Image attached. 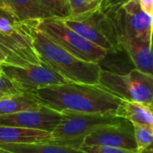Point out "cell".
I'll return each mask as SVG.
<instances>
[{"label":"cell","mask_w":153,"mask_h":153,"mask_svg":"<svg viewBox=\"0 0 153 153\" xmlns=\"http://www.w3.org/2000/svg\"><path fill=\"white\" fill-rule=\"evenodd\" d=\"M42 106L58 112L112 114L123 100L100 84L68 82L32 92Z\"/></svg>","instance_id":"6da1fadb"},{"label":"cell","mask_w":153,"mask_h":153,"mask_svg":"<svg viewBox=\"0 0 153 153\" xmlns=\"http://www.w3.org/2000/svg\"><path fill=\"white\" fill-rule=\"evenodd\" d=\"M32 30V45L39 61L64 77L67 82L99 84L101 67L74 56L37 30Z\"/></svg>","instance_id":"7a4b0ae2"},{"label":"cell","mask_w":153,"mask_h":153,"mask_svg":"<svg viewBox=\"0 0 153 153\" xmlns=\"http://www.w3.org/2000/svg\"><path fill=\"white\" fill-rule=\"evenodd\" d=\"M34 22L20 21L0 8V52L5 64L27 66L41 63L32 45Z\"/></svg>","instance_id":"3957f363"},{"label":"cell","mask_w":153,"mask_h":153,"mask_svg":"<svg viewBox=\"0 0 153 153\" xmlns=\"http://www.w3.org/2000/svg\"><path fill=\"white\" fill-rule=\"evenodd\" d=\"M35 27L63 49L85 62L100 64L108 52L92 44L68 27L63 19L50 17L37 21Z\"/></svg>","instance_id":"277c9868"},{"label":"cell","mask_w":153,"mask_h":153,"mask_svg":"<svg viewBox=\"0 0 153 153\" xmlns=\"http://www.w3.org/2000/svg\"><path fill=\"white\" fill-rule=\"evenodd\" d=\"M62 117L51 133L49 143L79 149L83 138L91 133L119 122L122 118L112 114L79 113L72 111L61 112Z\"/></svg>","instance_id":"5b68a950"},{"label":"cell","mask_w":153,"mask_h":153,"mask_svg":"<svg viewBox=\"0 0 153 153\" xmlns=\"http://www.w3.org/2000/svg\"><path fill=\"white\" fill-rule=\"evenodd\" d=\"M65 23L108 53H117L122 50L114 22L105 10L100 8L63 19Z\"/></svg>","instance_id":"8992f818"},{"label":"cell","mask_w":153,"mask_h":153,"mask_svg":"<svg viewBox=\"0 0 153 153\" xmlns=\"http://www.w3.org/2000/svg\"><path fill=\"white\" fill-rule=\"evenodd\" d=\"M99 84L123 100L152 104L153 76L137 69L126 74L101 69Z\"/></svg>","instance_id":"52a82bcc"},{"label":"cell","mask_w":153,"mask_h":153,"mask_svg":"<svg viewBox=\"0 0 153 153\" xmlns=\"http://www.w3.org/2000/svg\"><path fill=\"white\" fill-rule=\"evenodd\" d=\"M116 27L118 39L122 36L134 37L152 41V15L143 12L138 0H126L105 10Z\"/></svg>","instance_id":"ba28073f"},{"label":"cell","mask_w":153,"mask_h":153,"mask_svg":"<svg viewBox=\"0 0 153 153\" xmlns=\"http://www.w3.org/2000/svg\"><path fill=\"white\" fill-rule=\"evenodd\" d=\"M0 73L22 91L33 92L48 86L68 82L64 77L43 63L27 66L0 64Z\"/></svg>","instance_id":"9c48e42d"},{"label":"cell","mask_w":153,"mask_h":153,"mask_svg":"<svg viewBox=\"0 0 153 153\" xmlns=\"http://www.w3.org/2000/svg\"><path fill=\"white\" fill-rule=\"evenodd\" d=\"M91 145L110 146L136 152L134 126L122 118L116 124L101 127L86 135L80 147Z\"/></svg>","instance_id":"30bf717a"},{"label":"cell","mask_w":153,"mask_h":153,"mask_svg":"<svg viewBox=\"0 0 153 153\" xmlns=\"http://www.w3.org/2000/svg\"><path fill=\"white\" fill-rule=\"evenodd\" d=\"M62 114L45 106L0 116V126L41 130L52 133L59 124Z\"/></svg>","instance_id":"8fae6325"},{"label":"cell","mask_w":153,"mask_h":153,"mask_svg":"<svg viewBox=\"0 0 153 153\" xmlns=\"http://www.w3.org/2000/svg\"><path fill=\"white\" fill-rule=\"evenodd\" d=\"M119 44L122 50L132 60L135 67L134 69L152 75V41H145L134 37L122 36L119 38Z\"/></svg>","instance_id":"7c38bea8"},{"label":"cell","mask_w":153,"mask_h":153,"mask_svg":"<svg viewBox=\"0 0 153 153\" xmlns=\"http://www.w3.org/2000/svg\"><path fill=\"white\" fill-rule=\"evenodd\" d=\"M0 8L24 22L53 17L39 0H0Z\"/></svg>","instance_id":"4fadbf2b"},{"label":"cell","mask_w":153,"mask_h":153,"mask_svg":"<svg viewBox=\"0 0 153 153\" xmlns=\"http://www.w3.org/2000/svg\"><path fill=\"white\" fill-rule=\"evenodd\" d=\"M51 133L15 126H0V144H29L48 143Z\"/></svg>","instance_id":"5bb4252c"},{"label":"cell","mask_w":153,"mask_h":153,"mask_svg":"<svg viewBox=\"0 0 153 153\" xmlns=\"http://www.w3.org/2000/svg\"><path fill=\"white\" fill-rule=\"evenodd\" d=\"M116 116L129 121L133 126L153 129L152 104L122 100Z\"/></svg>","instance_id":"9a60e30c"},{"label":"cell","mask_w":153,"mask_h":153,"mask_svg":"<svg viewBox=\"0 0 153 153\" xmlns=\"http://www.w3.org/2000/svg\"><path fill=\"white\" fill-rule=\"evenodd\" d=\"M40 106L42 105L32 92L22 91L0 99V116L37 108Z\"/></svg>","instance_id":"2e32d148"},{"label":"cell","mask_w":153,"mask_h":153,"mask_svg":"<svg viewBox=\"0 0 153 153\" xmlns=\"http://www.w3.org/2000/svg\"><path fill=\"white\" fill-rule=\"evenodd\" d=\"M0 149L13 153H85L79 149L54 143L29 144H0Z\"/></svg>","instance_id":"e0dca14e"},{"label":"cell","mask_w":153,"mask_h":153,"mask_svg":"<svg viewBox=\"0 0 153 153\" xmlns=\"http://www.w3.org/2000/svg\"><path fill=\"white\" fill-rule=\"evenodd\" d=\"M53 17L65 19L71 15L68 0H39Z\"/></svg>","instance_id":"ac0fdd59"},{"label":"cell","mask_w":153,"mask_h":153,"mask_svg":"<svg viewBox=\"0 0 153 153\" xmlns=\"http://www.w3.org/2000/svg\"><path fill=\"white\" fill-rule=\"evenodd\" d=\"M136 153H142L152 147L153 129L134 126Z\"/></svg>","instance_id":"d6986e66"},{"label":"cell","mask_w":153,"mask_h":153,"mask_svg":"<svg viewBox=\"0 0 153 153\" xmlns=\"http://www.w3.org/2000/svg\"><path fill=\"white\" fill-rule=\"evenodd\" d=\"M68 3L71 15H79L100 8L97 0H68Z\"/></svg>","instance_id":"ffe728a7"},{"label":"cell","mask_w":153,"mask_h":153,"mask_svg":"<svg viewBox=\"0 0 153 153\" xmlns=\"http://www.w3.org/2000/svg\"><path fill=\"white\" fill-rule=\"evenodd\" d=\"M79 150L85 153H136L133 151H127L120 148H115L110 146H100V145H91L80 147Z\"/></svg>","instance_id":"44dd1931"},{"label":"cell","mask_w":153,"mask_h":153,"mask_svg":"<svg viewBox=\"0 0 153 153\" xmlns=\"http://www.w3.org/2000/svg\"><path fill=\"white\" fill-rule=\"evenodd\" d=\"M0 91L7 94H17L22 92L18 87H16L8 78L0 74Z\"/></svg>","instance_id":"7402d4cb"},{"label":"cell","mask_w":153,"mask_h":153,"mask_svg":"<svg viewBox=\"0 0 153 153\" xmlns=\"http://www.w3.org/2000/svg\"><path fill=\"white\" fill-rule=\"evenodd\" d=\"M140 7L146 13L152 15L153 13V0H138Z\"/></svg>","instance_id":"603a6c76"},{"label":"cell","mask_w":153,"mask_h":153,"mask_svg":"<svg viewBox=\"0 0 153 153\" xmlns=\"http://www.w3.org/2000/svg\"><path fill=\"white\" fill-rule=\"evenodd\" d=\"M97 1H98V3L100 4V9L106 10L111 5V1L112 0H97Z\"/></svg>","instance_id":"cb8c5ba5"},{"label":"cell","mask_w":153,"mask_h":153,"mask_svg":"<svg viewBox=\"0 0 153 153\" xmlns=\"http://www.w3.org/2000/svg\"><path fill=\"white\" fill-rule=\"evenodd\" d=\"M5 58L4 56V55L0 52V64H5Z\"/></svg>","instance_id":"d4e9b609"},{"label":"cell","mask_w":153,"mask_h":153,"mask_svg":"<svg viewBox=\"0 0 153 153\" xmlns=\"http://www.w3.org/2000/svg\"><path fill=\"white\" fill-rule=\"evenodd\" d=\"M10 94H7V93H4V92H2V91H0V99H3V98H4V97H6V96H9ZM13 95V94H12Z\"/></svg>","instance_id":"484cf974"},{"label":"cell","mask_w":153,"mask_h":153,"mask_svg":"<svg viewBox=\"0 0 153 153\" xmlns=\"http://www.w3.org/2000/svg\"><path fill=\"white\" fill-rule=\"evenodd\" d=\"M0 153H13V152H7V151H4V150L0 149Z\"/></svg>","instance_id":"4316f807"},{"label":"cell","mask_w":153,"mask_h":153,"mask_svg":"<svg viewBox=\"0 0 153 153\" xmlns=\"http://www.w3.org/2000/svg\"><path fill=\"white\" fill-rule=\"evenodd\" d=\"M0 74H1V73H0Z\"/></svg>","instance_id":"83f0119b"}]
</instances>
